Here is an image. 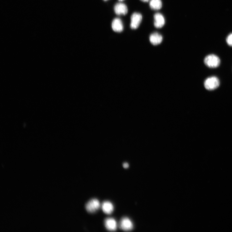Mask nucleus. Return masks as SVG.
<instances>
[{
  "instance_id": "obj_16",
  "label": "nucleus",
  "mask_w": 232,
  "mask_h": 232,
  "mask_svg": "<svg viewBox=\"0 0 232 232\" xmlns=\"http://www.w3.org/2000/svg\"><path fill=\"white\" fill-rule=\"evenodd\" d=\"M119 1L120 2H122L124 1V0H119Z\"/></svg>"
},
{
  "instance_id": "obj_5",
  "label": "nucleus",
  "mask_w": 232,
  "mask_h": 232,
  "mask_svg": "<svg viewBox=\"0 0 232 232\" xmlns=\"http://www.w3.org/2000/svg\"><path fill=\"white\" fill-rule=\"evenodd\" d=\"M142 16L141 14L137 13H133L131 17L130 28L133 29L138 28L142 20Z\"/></svg>"
},
{
  "instance_id": "obj_17",
  "label": "nucleus",
  "mask_w": 232,
  "mask_h": 232,
  "mask_svg": "<svg viewBox=\"0 0 232 232\" xmlns=\"http://www.w3.org/2000/svg\"><path fill=\"white\" fill-rule=\"evenodd\" d=\"M103 1H108V0H103Z\"/></svg>"
},
{
  "instance_id": "obj_12",
  "label": "nucleus",
  "mask_w": 232,
  "mask_h": 232,
  "mask_svg": "<svg viewBox=\"0 0 232 232\" xmlns=\"http://www.w3.org/2000/svg\"><path fill=\"white\" fill-rule=\"evenodd\" d=\"M150 7L152 9L157 10L161 9L162 7V3L161 0H150Z\"/></svg>"
},
{
  "instance_id": "obj_4",
  "label": "nucleus",
  "mask_w": 232,
  "mask_h": 232,
  "mask_svg": "<svg viewBox=\"0 0 232 232\" xmlns=\"http://www.w3.org/2000/svg\"><path fill=\"white\" fill-rule=\"evenodd\" d=\"M119 227L120 229L124 231L132 230L134 228V225L132 220L129 218L124 217L119 222Z\"/></svg>"
},
{
  "instance_id": "obj_3",
  "label": "nucleus",
  "mask_w": 232,
  "mask_h": 232,
  "mask_svg": "<svg viewBox=\"0 0 232 232\" xmlns=\"http://www.w3.org/2000/svg\"><path fill=\"white\" fill-rule=\"evenodd\" d=\"M101 206L99 200L96 199H93L89 201L86 205L87 211L90 213H94L97 211Z\"/></svg>"
},
{
  "instance_id": "obj_6",
  "label": "nucleus",
  "mask_w": 232,
  "mask_h": 232,
  "mask_svg": "<svg viewBox=\"0 0 232 232\" xmlns=\"http://www.w3.org/2000/svg\"><path fill=\"white\" fill-rule=\"evenodd\" d=\"M114 10L115 13L118 15H125L128 11L127 6L122 3L116 4L114 7Z\"/></svg>"
},
{
  "instance_id": "obj_10",
  "label": "nucleus",
  "mask_w": 232,
  "mask_h": 232,
  "mask_svg": "<svg viewBox=\"0 0 232 232\" xmlns=\"http://www.w3.org/2000/svg\"><path fill=\"white\" fill-rule=\"evenodd\" d=\"M102 209L104 213L111 214L114 211V206L112 203L108 201L104 202L102 204Z\"/></svg>"
},
{
  "instance_id": "obj_11",
  "label": "nucleus",
  "mask_w": 232,
  "mask_h": 232,
  "mask_svg": "<svg viewBox=\"0 0 232 232\" xmlns=\"http://www.w3.org/2000/svg\"><path fill=\"white\" fill-rule=\"evenodd\" d=\"M149 40L152 44L156 45L161 43L162 41V37L158 33L155 32L150 35Z\"/></svg>"
},
{
  "instance_id": "obj_2",
  "label": "nucleus",
  "mask_w": 232,
  "mask_h": 232,
  "mask_svg": "<svg viewBox=\"0 0 232 232\" xmlns=\"http://www.w3.org/2000/svg\"><path fill=\"white\" fill-rule=\"evenodd\" d=\"M204 85L206 89L208 91H213L216 89L219 86V80L215 76L209 77L205 80Z\"/></svg>"
},
{
  "instance_id": "obj_13",
  "label": "nucleus",
  "mask_w": 232,
  "mask_h": 232,
  "mask_svg": "<svg viewBox=\"0 0 232 232\" xmlns=\"http://www.w3.org/2000/svg\"><path fill=\"white\" fill-rule=\"evenodd\" d=\"M227 44L230 46H232V33L229 34L226 40Z\"/></svg>"
},
{
  "instance_id": "obj_1",
  "label": "nucleus",
  "mask_w": 232,
  "mask_h": 232,
  "mask_svg": "<svg viewBox=\"0 0 232 232\" xmlns=\"http://www.w3.org/2000/svg\"><path fill=\"white\" fill-rule=\"evenodd\" d=\"M204 62L208 67L215 68L218 67L220 63L219 57L214 54H210L206 56L204 58Z\"/></svg>"
},
{
  "instance_id": "obj_8",
  "label": "nucleus",
  "mask_w": 232,
  "mask_h": 232,
  "mask_svg": "<svg viewBox=\"0 0 232 232\" xmlns=\"http://www.w3.org/2000/svg\"><path fill=\"white\" fill-rule=\"evenodd\" d=\"M154 25L157 29H160L163 27L165 24V19L164 17L160 13H157L154 15Z\"/></svg>"
},
{
  "instance_id": "obj_9",
  "label": "nucleus",
  "mask_w": 232,
  "mask_h": 232,
  "mask_svg": "<svg viewBox=\"0 0 232 232\" xmlns=\"http://www.w3.org/2000/svg\"><path fill=\"white\" fill-rule=\"evenodd\" d=\"M112 27L115 32L120 33L123 31L124 25L122 20L118 18L114 19L112 22Z\"/></svg>"
},
{
  "instance_id": "obj_15",
  "label": "nucleus",
  "mask_w": 232,
  "mask_h": 232,
  "mask_svg": "<svg viewBox=\"0 0 232 232\" xmlns=\"http://www.w3.org/2000/svg\"><path fill=\"white\" fill-rule=\"evenodd\" d=\"M140 1L143 2L147 3L149 2L150 1V0H140Z\"/></svg>"
},
{
  "instance_id": "obj_14",
  "label": "nucleus",
  "mask_w": 232,
  "mask_h": 232,
  "mask_svg": "<svg viewBox=\"0 0 232 232\" xmlns=\"http://www.w3.org/2000/svg\"><path fill=\"white\" fill-rule=\"evenodd\" d=\"M123 166L125 168H127L129 167V165L127 163H124L123 165Z\"/></svg>"
},
{
  "instance_id": "obj_7",
  "label": "nucleus",
  "mask_w": 232,
  "mask_h": 232,
  "mask_svg": "<svg viewBox=\"0 0 232 232\" xmlns=\"http://www.w3.org/2000/svg\"><path fill=\"white\" fill-rule=\"evenodd\" d=\"M104 225L108 230L112 231L117 230L118 227L117 221L112 218H108L104 220Z\"/></svg>"
}]
</instances>
